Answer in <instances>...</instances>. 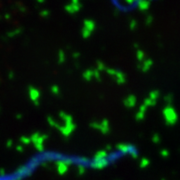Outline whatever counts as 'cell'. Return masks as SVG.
<instances>
[{
    "mask_svg": "<svg viewBox=\"0 0 180 180\" xmlns=\"http://www.w3.org/2000/svg\"><path fill=\"white\" fill-rule=\"evenodd\" d=\"M96 28V24L93 20L91 19H86L83 22V26L81 29V35L84 39H87L88 37H90L92 33L94 32Z\"/></svg>",
    "mask_w": 180,
    "mask_h": 180,
    "instance_id": "1",
    "label": "cell"
},
{
    "mask_svg": "<svg viewBox=\"0 0 180 180\" xmlns=\"http://www.w3.org/2000/svg\"><path fill=\"white\" fill-rule=\"evenodd\" d=\"M81 9V3L80 0H71L69 4L65 6V10L70 14L77 13L79 10Z\"/></svg>",
    "mask_w": 180,
    "mask_h": 180,
    "instance_id": "2",
    "label": "cell"
},
{
    "mask_svg": "<svg viewBox=\"0 0 180 180\" xmlns=\"http://www.w3.org/2000/svg\"><path fill=\"white\" fill-rule=\"evenodd\" d=\"M49 11L48 10H44V11L40 12V16H42V17H47L48 15H49Z\"/></svg>",
    "mask_w": 180,
    "mask_h": 180,
    "instance_id": "3",
    "label": "cell"
},
{
    "mask_svg": "<svg viewBox=\"0 0 180 180\" xmlns=\"http://www.w3.org/2000/svg\"><path fill=\"white\" fill-rule=\"evenodd\" d=\"M36 1H37L38 3H43V2H44V0H36Z\"/></svg>",
    "mask_w": 180,
    "mask_h": 180,
    "instance_id": "4",
    "label": "cell"
}]
</instances>
